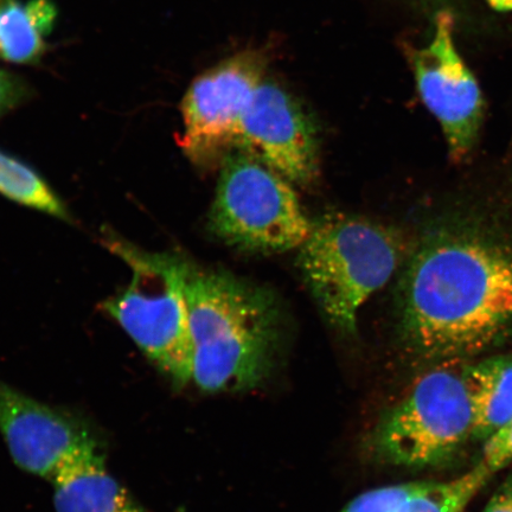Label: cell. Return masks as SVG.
Masks as SVG:
<instances>
[{"label": "cell", "instance_id": "obj_1", "mask_svg": "<svg viewBox=\"0 0 512 512\" xmlns=\"http://www.w3.org/2000/svg\"><path fill=\"white\" fill-rule=\"evenodd\" d=\"M400 285L401 341L424 360L477 356L512 328V249L483 230H432Z\"/></svg>", "mask_w": 512, "mask_h": 512}, {"label": "cell", "instance_id": "obj_2", "mask_svg": "<svg viewBox=\"0 0 512 512\" xmlns=\"http://www.w3.org/2000/svg\"><path fill=\"white\" fill-rule=\"evenodd\" d=\"M185 297L194 348L191 381L207 393L258 386L271 369L279 337L270 294L232 274L190 265Z\"/></svg>", "mask_w": 512, "mask_h": 512}, {"label": "cell", "instance_id": "obj_3", "mask_svg": "<svg viewBox=\"0 0 512 512\" xmlns=\"http://www.w3.org/2000/svg\"><path fill=\"white\" fill-rule=\"evenodd\" d=\"M406 256L403 236L381 223L331 215L313 223L298 266L328 322L354 334L361 307L388 283Z\"/></svg>", "mask_w": 512, "mask_h": 512}, {"label": "cell", "instance_id": "obj_4", "mask_svg": "<svg viewBox=\"0 0 512 512\" xmlns=\"http://www.w3.org/2000/svg\"><path fill=\"white\" fill-rule=\"evenodd\" d=\"M105 243L131 268L132 279L102 307L172 382L185 386L194 362L185 297L189 262L143 251L114 235H106Z\"/></svg>", "mask_w": 512, "mask_h": 512}, {"label": "cell", "instance_id": "obj_5", "mask_svg": "<svg viewBox=\"0 0 512 512\" xmlns=\"http://www.w3.org/2000/svg\"><path fill=\"white\" fill-rule=\"evenodd\" d=\"M454 362L422 375L382 416L370 437L371 452L380 462L428 469L448 462L473 439L475 413L463 367Z\"/></svg>", "mask_w": 512, "mask_h": 512}, {"label": "cell", "instance_id": "obj_6", "mask_svg": "<svg viewBox=\"0 0 512 512\" xmlns=\"http://www.w3.org/2000/svg\"><path fill=\"white\" fill-rule=\"evenodd\" d=\"M209 228L230 246L253 253H283L309 238L306 216L292 183L241 150L222 159Z\"/></svg>", "mask_w": 512, "mask_h": 512}, {"label": "cell", "instance_id": "obj_7", "mask_svg": "<svg viewBox=\"0 0 512 512\" xmlns=\"http://www.w3.org/2000/svg\"><path fill=\"white\" fill-rule=\"evenodd\" d=\"M264 80V59L243 51L192 82L182 102L184 128L179 140L192 163L222 162L238 147L243 114Z\"/></svg>", "mask_w": 512, "mask_h": 512}, {"label": "cell", "instance_id": "obj_8", "mask_svg": "<svg viewBox=\"0 0 512 512\" xmlns=\"http://www.w3.org/2000/svg\"><path fill=\"white\" fill-rule=\"evenodd\" d=\"M413 69L421 99L444 133L448 156L464 162L478 143L485 102L454 43L451 12L437 16L432 40L413 54Z\"/></svg>", "mask_w": 512, "mask_h": 512}, {"label": "cell", "instance_id": "obj_9", "mask_svg": "<svg viewBox=\"0 0 512 512\" xmlns=\"http://www.w3.org/2000/svg\"><path fill=\"white\" fill-rule=\"evenodd\" d=\"M0 434L19 469L51 482L73 467L102 456L98 440L85 422L3 381Z\"/></svg>", "mask_w": 512, "mask_h": 512}, {"label": "cell", "instance_id": "obj_10", "mask_svg": "<svg viewBox=\"0 0 512 512\" xmlns=\"http://www.w3.org/2000/svg\"><path fill=\"white\" fill-rule=\"evenodd\" d=\"M235 150L248 153L300 187L312 184L318 176L312 121L285 89L266 79L243 114Z\"/></svg>", "mask_w": 512, "mask_h": 512}, {"label": "cell", "instance_id": "obj_11", "mask_svg": "<svg viewBox=\"0 0 512 512\" xmlns=\"http://www.w3.org/2000/svg\"><path fill=\"white\" fill-rule=\"evenodd\" d=\"M56 512H149L96 457L64 472L54 482Z\"/></svg>", "mask_w": 512, "mask_h": 512}, {"label": "cell", "instance_id": "obj_12", "mask_svg": "<svg viewBox=\"0 0 512 512\" xmlns=\"http://www.w3.org/2000/svg\"><path fill=\"white\" fill-rule=\"evenodd\" d=\"M463 376L475 413L473 439L486 441L512 419V354L467 364Z\"/></svg>", "mask_w": 512, "mask_h": 512}, {"label": "cell", "instance_id": "obj_13", "mask_svg": "<svg viewBox=\"0 0 512 512\" xmlns=\"http://www.w3.org/2000/svg\"><path fill=\"white\" fill-rule=\"evenodd\" d=\"M56 8L50 0H0V59L32 63L46 50L44 38L54 27Z\"/></svg>", "mask_w": 512, "mask_h": 512}, {"label": "cell", "instance_id": "obj_14", "mask_svg": "<svg viewBox=\"0 0 512 512\" xmlns=\"http://www.w3.org/2000/svg\"><path fill=\"white\" fill-rule=\"evenodd\" d=\"M480 463L475 469L444 483L426 482L398 512H464L491 477Z\"/></svg>", "mask_w": 512, "mask_h": 512}, {"label": "cell", "instance_id": "obj_15", "mask_svg": "<svg viewBox=\"0 0 512 512\" xmlns=\"http://www.w3.org/2000/svg\"><path fill=\"white\" fill-rule=\"evenodd\" d=\"M0 194L25 207L68 219L66 207L44 179L19 160L0 152Z\"/></svg>", "mask_w": 512, "mask_h": 512}, {"label": "cell", "instance_id": "obj_16", "mask_svg": "<svg viewBox=\"0 0 512 512\" xmlns=\"http://www.w3.org/2000/svg\"><path fill=\"white\" fill-rule=\"evenodd\" d=\"M422 485L424 483H408L364 492L342 512H398L402 504L419 491Z\"/></svg>", "mask_w": 512, "mask_h": 512}, {"label": "cell", "instance_id": "obj_17", "mask_svg": "<svg viewBox=\"0 0 512 512\" xmlns=\"http://www.w3.org/2000/svg\"><path fill=\"white\" fill-rule=\"evenodd\" d=\"M482 464L491 475L512 464V419L484 441Z\"/></svg>", "mask_w": 512, "mask_h": 512}, {"label": "cell", "instance_id": "obj_18", "mask_svg": "<svg viewBox=\"0 0 512 512\" xmlns=\"http://www.w3.org/2000/svg\"><path fill=\"white\" fill-rule=\"evenodd\" d=\"M27 95V86L21 79L0 69V117L14 110Z\"/></svg>", "mask_w": 512, "mask_h": 512}, {"label": "cell", "instance_id": "obj_19", "mask_svg": "<svg viewBox=\"0 0 512 512\" xmlns=\"http://www.w3.org/2000/svg\"><path fill=\"white\" fill-rule=\"evenodd\" d=\"M483 512H512V473L498 486Z\"/></svg>", "mask_w": 512, "mask_h": 512}, {"label": "cell", "instance_id": "obj_20", "mask_svg": "<svg viewBox=\"0 0 512 512\" xmlns=\"http://www.w3.org/2000/svg\"><path fill=\"white\" fill-rule=\"evenodd\" d=\"M492 9L497 11H512V0H488Z\"/></svg>", "mask_w": 512, "mask_h": 512}]
</instances>
